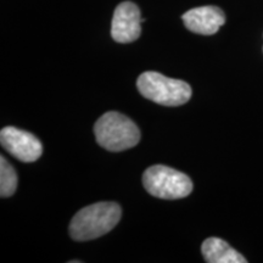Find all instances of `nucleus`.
Segmentation results:
<instances>
[{"label": "nucleus", "mask_w": 263, "mask_h": 263, "mask_svg": "<svg viewBox=\"0 0 263 263\" xmlns=\"http://www.w3.org/2000/svg\"><path fill=\"white\" fill-rule=\"evenodd\" d=\"M122 216L116 202H98L78 211L70 223V235L76 241L98 239L111 232Z\"/></svg>", "instance_id": "1"}, {"label": "nucleus", "mask_w": 263, "mask_h": 263, "mask_svg": "<svg viewBox=\"0 0 263 263\" xmlns=\"http://www.w3.org/2000/svg\"><path fill=\"white\" fill-rule=\"evenodd\" d=\"M94 134L99 145L114 153L132 149L140 140L137 124L116 111H108L99 118L94 126Z\"/></svg>", "instance_id": "2"}, {"label": "nucleus", "mask_w": 263, "mask_h": 263, "mask_svg": "<svg viewBox=\"0 0 263 263\" xmlns=\"http://www.w3.org/2000/svg\"><path fill=\"white\" fill-rule=\"evenodd\" d=\"M137 87L144 98L164 106H180L192 98V87L186 82L173 80L154 71L141 73Z\"/></svg>", "instance_id": "3"}, {"label": "nucleus", "mask_w": 263, "mask_h": 263, "mask_svg": "<svg viewBox=\"0 0 263 263\" xmlns=\"http://www.w3.org/2000/svg\"><path fill=\"white\" fill-rule=\"evenodd\" d=\"M143 185L150 195L163 200L183 199L193 192V182L185 173L162 164L144 172Z\"/></svg>", "instance_id": "4"}, {"label": "nucleus", "mask_w": 263, "mask_h": 263, "mask_svg": "<svg viewBox=\"0 0 263 263\" xmlns=\"http://www.w3.org/2000/svg\"><path fill=\"white\" fill-rule=\"evenodd\" d=\"M0 144L22 162H34L43 154L41 140L28 132L16 127H5L0 132Z\"/></svg>", "instance_id": "5"}, {"label": "nucleus", "mask_w": 263, "mask_h": 263, "mask_svg": "<svg viewBox=\"0 0 263 263\" xmlns=\"http://www.w3.org/2000/svg\"><path fill=\"white\" fill-rule=\"evenodd\" d=\"M140 10L132 2H123L115 9V14L111 24V37L115 42L132 43L137 41L141 34Z\"/></svg>", "instance_id": "6"}, {"label": "nucleus", "mask_w": 263, "mask_h": 263, "mask_svg": "<svg viewBox=\"0 0 263 263\" xmlns=\"http://www.w3.org/2000/svg\"><path fill=\"white\" fill-rule=\"evenodd\" d=\"M182 20L190 32L212 35L224 25L226 15L217 6L207 5L189 10L182 16Z\"/></svg>", "instance_id": "7"}, {"label": "nucleus", "mask_w": 263, "mask_h": 263, "mask_svg": "<svg viewBox=\"0 0 263 263\" xmlns=\"http://www.w3.org/2000/svg\"><path fill=\"white\" fill-rule=\"evenodd\" d=\"M201 252L209 263H246V258L240 255L228 242L219 238H209L202 242Z\"/></svg>", "instance_id": "8"}, {"label": "nucleus", "mask_w": 263, "mask_h": 263, "mask_svg": "<svg viewBox=\"0 0 263 263\" xmlns=\"http://www.w3.org/2000/svg\"><path fill=\"white\" fill-rule=\"evenodd\" d=\"M17 188V174L4 156H0V196H12Z\"/></svg>", "instance_id": "9"}]
</instances>
